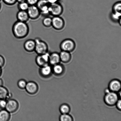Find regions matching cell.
<instances>
[{"mask_svg": "<svg viewBox=\"0 0 121 121\" xmlns=\"http://www.w3.org/2000/svg\"><path fill=\"white\" fill-rule=\"evenodd\" d=\"M12 31L15 38L22 39L26 37L29 34V27L27 22L17 21L13 25Z\"/></svg>", "mask_w": 121, "mask_h": 121, "instance_id": "1", "label": "cell"}, {"mask_svg": "<svg viewBox=\"0 0 121 121\" xmlns=\"http://www.w3.org/2000/svg\"><path fill=\"white\" fill-rule=\"evenodd\" d=\"M34 40L35 42L34 52L38 55L44 54L48 52V47L47 43L39 38H36Z\"/></svg>", "mask_w": 121, "mask_h": 121, "instance_id": "2", "label": "cell"}, {"mask_svg": "<svg viewBox=\"0 0 121 121\" xmlns=\"http://www.w3.org/2000/svg\"><path fill=\"white\" fill-rule=\"evenodd\" d=\"M60 47L62 51L70 53L74 50L75 48V44L73 40L67 39L61 42Z\"/></svg>", "mask_w": 121, "mask_h": 121, "instance_id": "3", "label": "cell"}, {"mask_svg": "<svg viewBox=\"0 0 121 121\" xmlns=\"http://www.w3.org/2000/svg\"><path fill=\"white\" fill-rule=\"evenodd\" d=\"M49 5L50 4L47 0H39L36 5L39 9L41 15L44 17L50 15Z\"/></svg>", "mask_w": 121, "mask_h": 121, "instance_id": "4", "label": "cell"}, {"mask_svg": "<svg viewBox=\"0 0 121 121\" xmlns=\"http://www.w3.org/2000/svg\"><path fill=\"white\" fill-rule=\"evenodd\" d=\"M118 99V96L116 92L112 91L106 93L104 97L105 104L110 106L116 105Z\"/></svg>", "mask_w": 121, "mask_h": 121, "instance_id": "5", "label": "cell"}, {"mask_svg": "<svg viewBox=\"0 0 121 121\" xmlns=\"http://www.w3.org/2000/svg\"><path fill=\"white\" fill-rule=\"evenodd\" d=\"M63 12V8L62 6L58 2L50 4V15L53 17L60 16L62 14Z\"/></svg>", "mask_w": 121, "mask_h": 121, "instance_id": "6", "label": "cell"}, {"mask_svg": "<svg viewBox=\"0 0 121 121\" xmlns=\"http://www.w3.org/2000/svg\"><path fill=\"white\" fill-rule=\"evenodd\" d=\"M27 11L30 19L32 20L37 19L41 15L39 9L36 5H30Z\"/></svg>", "mask_w": 121, "mask_h": 121, "instance_id": "7", "label": "cell"}, {"mask_svg": "<svg viewBox=\"0 0 121 121\" xmlns=\"http://www.w3.org/2000/svg\"><path fill=\"white\" fill-rule=\"evenodd\" d=\"M49 54L48 52L44 54L38 55L35 59V61L38 66L41 67L49 64Z\"/></svg>", "mask_w": 121, "mask_h": 121, "instance_id": "8", "label": "cell"}, {"mask_svg": "<svg viewBox=\"0 0 121 121\" xmlns=\"http://www.w3.org/2000/svg\"><path fill=\"white\" fill-rule=\"evenodd\" d=\"M65 22L60 16H54L52 18V26L56 30H61L64 28Z\"/></svg>", "mask_w": 121, "mask_h": 121, "instance_id": "9", "label": "cell"}, {"mask_svg": "<svg viewBox=\"0 0 121 121\" xmlns=\"http://www.w3.org/2000/svg\"><path fill=\"white\" fill-rule=\"evenodd\" d=\"M19 104L16 100L14 99H9L7 100L5 109L10 113L16 112L19 108Z\"/></svg>", "mask_w": 121, "mask_h": 121, "instance_id": "10", "label": "cell"}, {"mask_svg": "<svg viewBox=\"0 0 121 121\" xmlns=\"http://www.w3.org/2000/svg\"><path fill=\"white\" fill-rule=\"evenodd\" d=\"M25 89L28 93L31 95H34L37 92L39 87L36 83L34 82L30 81L27 82Z\"/></svg>", "mask_w": 121, "mask_h": 121, "instance_id": "11", "label": "cell"}, {"mask_svg": "<svg viewBox=\"0 0 121 121\" xmlns=\"http://www.w3.org/2000/svg\"><path fill=\"white\" fill-rule=\"evenodd\" d=\"M35 40L29 39L25 42L23 45L24 48L26 51L31 53L35 51Z\"/></svg>", "mask_w": 121, "mask_h": 121, "instance_id": "12", "label": "cell"}, {"mask_svg": "<svg viewBox=\"0 0 121 121\" xmlns=\"http://www.w3.org/2000/svg\"><path fill=\"white\" fill-rule=\"evenodd\" d=\"M39 72L41 76L44 78H48L50 76L52 73V67L48 64L41 67Z\"/></svg>", "mask_w": 121, "mask_h": 121, "instance_id": "13", "label": "cell"}, {"mask_svg": "<svg viewBox=\"0 0 121 121\" xmlns=\"http://www.w3.org/2000/svg\"><path fill=\"white\" fill-rule=\"evenodd\" d=\"M121 87L120 82L117 79L112 80L109 84V89L112 92L117 93L120 91Z\"/></svg>", "mask_w": 121, "mask_h": 121, "instance_id": "14", "label": "cell"}, {"mask_svg": "<svg viewBox=\"0 0 121 121\" xmlns=\"http://www.w3.org/2000/svg\"><path fill=\"white\" fill-rule=\"evenodd\" d=\"M16 17L18 21L23 22H27L30 19L27 11H25L19 10Z\"/></svg>", "mask_w": 121, "mask_h": 121, "instance_id": "15", "label": "cell"}, {"mask_svg": "<svg viewBox=\"0 0 121 121\" xmlns=\"http://www.w3.org/2000/svg\"><path fill=\"white\" fill-rule=\"evenodd\" d=\"M60 54L56 52L50 53L49 64L54 65L60 63Z\"/></svg>", "mask_w": 121, "mask_h": 121, "instance_id": "16", "label": "cell"}, {"mask_svg": "<svg viewBox=\"0 0 121 121\" xmlns=\"http://www.w3.org/2000/svg\"><path fill=\"white\" fill-rule=\"evenodd\" d=\"M52 70L53 73L55 75L60 76L64 73V68L62 65L59 63L53 66Z\"/></svg>", "mask_w": 121, "mask_h": 121, "instance_id": "17", "label": "cell"}, {"mask_svg": "<svg viewBox=\"0 0 121 121\" xmlns=\"http://www.w3.org/2000/svg\"><path fill=\"white\" fill-rule=\"evenodd\" d=\"M11 95L7 89L3 86H0V99H9Z\"/></svg>", "mask_w": 121, "mask_h": 121, "instance_id": "18", "label": "cell"}, {"mask_svg": "<svg viewBox=\"0 0 121 121\" xmlns=\"http://www.w3.org/2000/svg\"><path fill=\"white\" fill-rule=\"evenodd\" d=\"M59 54H60V60L62 62L67 63L70 60L71 56L69 52L62 51Z\"/></svg>", "mask_w": 121, "mask_h": 121, "instance_id": "19", "label": "cell"}, {"mask_svg": "<svg viewBox=\"0 0 121 121\" xmlns=\"http://www.w3.org/2000/svg\"><path fill=\"white\" fill-rule=\"evenodd\" d=\"M10 118V113L5 109L0 111V121H8Z\"/></svg>", "mask_w": 121, "mask_h": 121, "instance_id": "20", "label": "cell"}, {"mask_svg": "<svg viewBox=\"0 0 121 121\" xmlns=\"http://www.w3.org/2000/svg\"><path fill=\"white\" fill-rule=\"evenodd\" d=\"M42 24L45 27L47 28L52 26V18L49 16L45 17L42 21Z\"/></svg>", "mask_w": 121, "mask_h": 121, "instance_id": "21", "label": "cell"}, {"mask_svg": "<svg viewBox=\"0 0 121 121\" xmlns=\"http://www.w3.org/2000/svg\"><path fill=\"white\" fill-rule=\"evenodd\" d=\"M60 111L62 114H69L70 109L69 106L66 104H63L60 107Z\"/></svg>", "mask_w": 121, "mask_h": 121, "instance_id": "22", "label": "cell"}, {"mask_svg": "<svg viewBox=\"0 0 121 121\" xmlns=\"http://www.w3.org/2000/svg\"><path fill=\"white\" fill-rule=\"evenodd\" d=\"M29 6L26 2H25L18 3L17 7L19 10L27 11Z\"/></svg>", "mask_w": 121, "mask_h": 121, "instance_id": "23", "label": "cell"}, {"mask_svg": "<svg viewBox=\"0 0 121 121\" xmlns=\"http://www.w3.org/2000/svg\"><path fill=\"white\" fill-rule=\"evenodd\" d=\"M60 120L61 121H73V118L68 114H62L60 116Z\"/></svg>", "mask_w": 121, "mask_h": 121, "instance_id": "24", "label": "cell"}, {"mask_svg": "<svg viewBox=\"0 0 121 121\" xmlns=\"http://www.w3.org/2000/svg\"><path fill=\"white\" fill-rule=\"evenodd\" d=\"M112 9H113V13H121V2H118L115 4L114 5Z\"/></svg>", "mask_w": 121, "mask_h": 121, "instance_id": "25", "label": "cell"}, {"mask_svg": "<svg viewBox=\"0 0 121 121\" xmlns=\"http://www.w3.org/2000/svg\"><path fill=\"white\" fill-rule=\"evenodd\" d=\"M112 19L115 21H121V13H112L111 15Z\"/></svg>", "mask_w": 121, "mask_h": 121, "instance_id": "26", "label": "cell"}, {"mask_svg": "<svg viewBox=\"0 0 121 121\" xmlns=\"http://www.w3.org/2000/svg\"><path fill=\"white\" fill-rule=\"evenodd\" d=\"M27 83L26 82L24 79H20L18 82L17 85L20 88L23 89L25 88Z\"/></svg>", "mask_w": 121, "mask_h": 121, "instance_id": "27", "label": "cell"}, {"mask_svg": "<svg viewBox=\"0 0 121 121\" xmlns=\"http://www.w3.org/2000/svg\"><path fill=\"white\" fill-rule=\"evenodd\" d=\"M5 4L8 6H13L17 2V0H2Z\"/></svg>", "mask_w": 121, "mask_h": 121, "instance_id": "28", "label": "cell"}, {"mask_svg": "<svg viewBox=\"0 0 121 121\" xmlns=\"http://www.w3.org/2000/svg\"><path fill=\"white\" fill-rule=\"evenodd\" d=\"M7 100L6 99H0V108L5 109L6 106Z\"/></svg>", "mask_w": 121, "mask_h": 121, "instance_id": "29", "label": "cell"}, {"mask_svg": "<svg viewBox=\"0 0 121 121\" xmlns=\"http://www.w3.org/2000/svg\"><path fill=\"white\" fill-rule=\"evenodd\" d=\"M39 0H26V2L29 5H36Z\"/></svg>", "mask_w": 121, "mask_h": 121, "instance_id": "30", "label": "cell"}, {"mask_svg": "<svg viewBox=\"0 0 121 121\" xmlns=\"http://www.w3.org/2000/svg\"><path fill=\"white\" fill-rule=\"evenodd\" d=\"M5 60L4 58L2 55H0V67H3L4 65Z\"/></svg>", "mask_w": 121, "mask_h": 121, "instance_id": "31", "label": "cell"}, {"mask_svg": "<svg viewBox=\"0 0 121 121\" xmlns=\"http://www.w3.org/2000/svg\"><path fill=\"white\" fill-rule=\"evenodd\" d=\"M117 105V108L121 111V99H118L116 104Z\"/></svg>", "mask_w": 121, "mask_h": 121, "instance_id": "32", "label": "cell"}, {"mask_svg": "<svg viewBox=\"0 0 121 121\" xmlns=\"http://www.w3.org/2000/svg\"><path fill=\"white\" fill-rule=\"evenodd\" d=\"M47 0L50 4H52L58 2L59 0Z\"/></svg>", "mask_w": 121, "mask_h": 121, "instance_id": "33", "label": "cell"}, {"mask_svg": "<svg viewBox=\"0 0 121 121\" xmlns=\"http://www.w3.org/2000/svg\"><path fill=\"white\" fill-rule=\"evenodd\" d=\"M3 82L2 79L0 78V86H3Z\"/></svg>", "mask_w": 121, "mask_h": 121, "instance_id": "34", "label": "cell"}, {"mask_svg": "<svg viewBox=\"0 0 121 121\" xmlns=\"http://www.w3.org/2000/svg\"><path fill=\"white\" fill-rule=\"evenodd\" d=\"M17 2L19 3H21V2H26V0H17Z\"/></svg>", "mask_w": 121, "mask_h": 121, "instance_id": "35", "label": "cell"}, {"mask_svg": "<svg viewBox=\"0 0 121 121\" xmlns=\"http://www.w3.org/2000/svg\"><path fill=\"white\" fill-rule=\"evenodd\" d=\"M2 73V69H1V68L0 67V76L1 74Z\"/></svg>", "mask_w": 121, "mask_h": 121, "instance_id": "36", "label": "cell"}, {"mask_svg": "<svg viewBox=\"0 0 121 121\" xmlns=\"http://www.w3.org/2000/svg\"><path fill=\"white\" fill-rule=\"evenodd\" d=\"M2 5L1 3L0 2V11L1 10V9H2Z\"/></svg>", "mask_w": 121, "mask_h": 121, "instance_id": "37", "label": "cell"}, {"mask_svg": "<svg viewBox=\"0 0 121 121\" xmlns=\"http://www.w3.org/2000/svg\"><path fill=\"white\" fill-rule=\"evenodd\" d=\"M1 0H0V1H1Z\"/></svg>", "mask_w": 121, "mask_h": 121, "instance_id": "38", "label": "cell"}]
</instances>
